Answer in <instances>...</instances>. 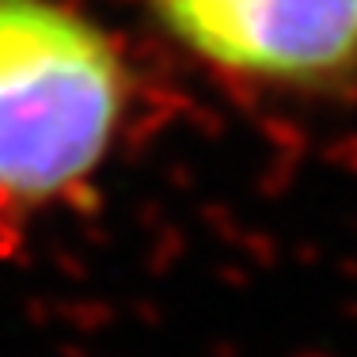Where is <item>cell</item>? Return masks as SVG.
<instances>
[{"label": "cell", "instance_id": "1", "mask_svg": "<svg viewBox=\"0 0 357 357\" xmlns=\"http://www.w3.org/2000/svg\"><path fill=\"white\" fill-rule=\"evenodd\" d=\"M126 107V65L88 15L0 0V202L38 206L84 183Z\"/></svg>", "mask_w": 357, "mask_h": 357}, {"label": "cell", "instance_id": "2", "mask_svg": "<svg viewBox=\"0 0 357 357\" xmlns=\"http://www.w3.org/2000/svg\"><path fill=\"white\" fill-rule=\"evenodd\" d=\"M156 20L206 65L282 91L357 80V0H149Z\"/></svg>", "mask_w": 357, "mask_h": 357}]
</instances>
